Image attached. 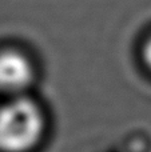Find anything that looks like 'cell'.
Returning <instances> with one entry per match:
<instances>
[{
  "label": "cell",
  "instance_id": "1",
  "mask_svg": "<svg viewBox=\"0 0 151 152\" xmlns=\"http://www.w3.org/2000/svg\"><path fill=\"white\" fill-rule=\"evenodd\" d=\"M45 131L40 104L24 95L11 96L0 105V151L28 152L39 144Z\"/></svg>",
  "mask_w": 151,
  "mask_h": 152
},
{
  "label": "cell",
  "instance_id": "2",
  "mask_svg": "<svg viewBox=\"0 0 151 152\" xmlns=\"http://www.w3.org/2000/svg\"><path fill=\"white\" fill-rule=\"evenodd\" d=\"M35 80V67L20 50L0 51V89L10 96L24 95Z\"/></svg>",
  "mask_w": 151,
  "mask_h": 152
},
{
  "label": "cell",
  "instance_id": "3",
  "mask_svg": "<svg viewBox=\"0 0 151 152\" xmlns=\"http://www.w3.org/2000/svg\"><path fill=\"white\" fill-rule=\"evenodd\" d=\"M142 56L146 63V66L151 69V36L147 39V42L143 45V51H142Z\"/></svg>",
  "mask_w": 151,
  "mask_h": 152
}]
</instances>
